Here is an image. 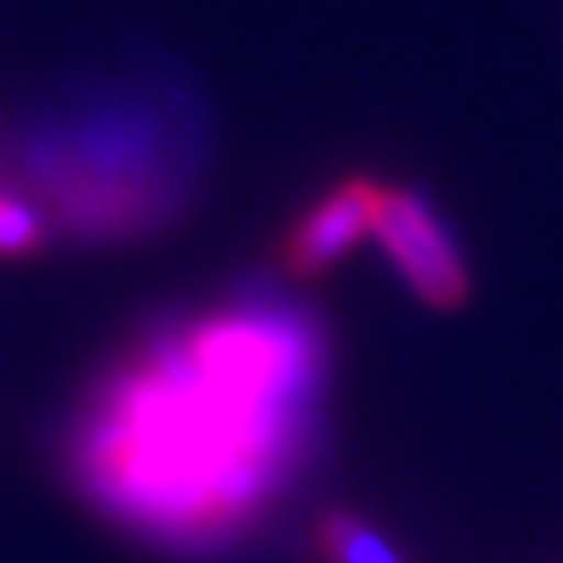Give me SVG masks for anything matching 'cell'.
Returning <instances> with one entry per match:
<instances>
[{
	"mask_svg": "<svg viewBox=\"0 0 563 563\" xmlns=\"http://www.w3.org/2000/svg\"><path fill=\"white\" fill-rule=\"evenodd\" d=\"M339 339L313 297L246 280L155 322L84 405L71 467L142 543L234 555L313 505L334 446Z\"/></svg>",
	"mask_w": 563,
	"mask_h": 563,
	"instance_id": "obj_1",
	"label": "cell"
},
{
	"mask_svg": "<svg viewBox=\"0 0 563 563\" xmlns=\"http://www.w3.org/2000/svg\"><path fill=\"white\" fill-rule=\"evenodd\" d=\"M376 242L388 263L397 267L401 284L430 309H460L472 297V263L463 255L460 234L439 201L418 184H388L380 213H376Z\"/></svg>",
	"mask_w": 563,
	"mask_h": 563,
	"instance_id": "obj_2",
	"label": "cell"
},
{
	"mask_svg": "<svg viewBox=\"0 0 563 563\" xmlns=\"http://www.w3.org/2000/svg\"><path fill=\"white\" fill-rule=\"evenodd\" d=\"M384 188L388 184L372 172H342L330 184H322L292 213V222L284 225L276 242V263L284 276L305 284L334 272L360 246L363 234L376 230Z\"/></svg>",
	"mask_w": 563,
	"mask_h": 563,
	"instance_id": "obj_3",
	"label": "cell"
},
{
	"mask_svg": "<svg viewBox=\"0 0 563 563\" xmlns=\"http://www.w3.org/2000/svg\"><path fill=\"white\" fill-rule=\"evenodd\" d=\"M305 543L318 563H409V555L380 526L339 501H322L318 509H309Z\"/></svg>",
	"mask_w": 563,
	"mask_h": 563,
	"instance_id": "obj_4",
	"label": "cell"
},
{
	"mask_svg": "<svg viewBox=\"0 0 563 563\" xmlns=\"http://www.w3.org/2000/svg\"><path fill=\"white\" fill-rule=\"evenodd\" d=\"M42 246V222L30 205L0 197V255L4 260H21L34 255Z\"/></svg>",
	"mask_w": 563,
	"mask_h": 563,
	"instance_id": "obj_5",
	"label": "cell"
}]
</instances>
